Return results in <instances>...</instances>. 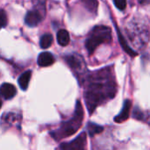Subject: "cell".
I'll return each instance as SVG.
<instances>
[{"label": "cell", "instance_id": "1", "mask_svg": "<svg viewBox=\"0 0 150 150\" xmlns=\"http://www.w3.org/2000/svg\"><path fill=\"white\" fill-rule=\"evenodd\" d=\"M116 83L109 68L94 72L89 77V83L84 92V98L90 114L98 105L114 97Z\"/></svg>", "mask_w": 150, "mask_h": 150}, {"label": "cell", "instance_id": "2", "mask_svg": "<svg viewBox=\"0 0 150 150\" xmlns=\"http://www.w3.org/2000/svg\"><path fill=\"white\" fill-rule=\"evenodd\" d=\"M83 120V109L81 102L77 100L73 117L69 120L63 122L59 131H57V133L55 132V134H53L54 135L53 137L59 140L61 138L68 137V136L74 134L81 127Z\"/></svg>", "mask_w": 150, "mask_h": 150}, {"label": "cell", "instance_id": "3", "mask_svg": "<svg viewBox=\"0 0 150 150\" xmlns=\"http://www.w3.org/2000/svg\"><path fill=\"white\" fill-rule=\"evenodd\" d=\"M112 41V31L108 26L98 25L95 26L90 37L86 40L85 47L89 54H92L95 49L102 43H110Z\"/></svg>", "mask_w": 150, "mask_h": 150}, {"label": "cell", "instance_id": "4", "mask_svg": "<svg viewBox=\"0 0 150 150\" xmlns=\"http://www.w3.org/2000/svg\"><path fill=\"white\" fill-rule=\"evenodd\" d=\"M87 137L85 133H82L70 142H66L61 145V150H86Z\"/></svg>", "mask_w": 150, "mask_h": 150}, {"label": "cell", "instance_id": "5", "mask_svg": "<svg viewBox=\"0 0 150 150\" xmlns=\"http://www.w3.org/2000/svg\"><path fill=\"white\" fill-rule=\"evenodd\" d=\"M65 61L72 69L77 71L78 73L85 69V62L79 54H69L65 57Z\"/></svg>", "mask_w": 150, "mask_h": 150}, {"label": "cell", "instance_id": "6", "mask_svg": "<svg viewBox=\"0 0 150 150\" xmlns=\"http://www.w3.org/2000/svg\"><path fill=\"white\" fill-rule=\"evenodd\" d=\"M41 20V14L37 10L29 11L25 18V22L27 25L33 27L37 25Z\"/></svg>", "mask_w": 150, "mask_h": 150}, {"label": "cell", "instance_id": "7", "mask_svg": "<svg viewBox=\"0 0 150 150\" xmlns=\"http://www.w3.org/2000/svg\"><path fill=\"white\" fill-rule=\"evenodd\" d=\"M131 106H132V103L130 100H126L124 102V105L123 108L121 110V112L114 118V121L116 123H122L125 120H127L129 117L130 114V110H131Z\"/></svg>", "mask_w": 150, "mask_h": 150}, {"label": "cell", "instance_id": "8", "mask_svg": "<svg viewBox=\"0 0 150 150\" xmlns=\"http://www.w3.org/2000/svg\"><path fill=\"white\" fill-rule=\"evenodd\" d=\"M54 62V55L49 52H43L38 56V64L40 67H48Z\"/></svg>", "mask_w": 150, "mask_h": 150}, {"label": "cell", "instance_id": "9", "mask_svg": "<svg viewBox=\"0 0 150 150\" xmlns=\"http://www.w3.org/2000/svg\"><path fill=\"white\" fill-rule=\"evenodd\" d=\"M16 88L11 83H3L1 86V94L4 99H11L16 95Z\"/></svg>", "mask_w": 150, "mask_h": 150}, {"label": "cell", "instance_id": "10", "mask_svg": "<svg viewBox=\"0 0 150 150\" xmlns=\"http://www.w3.org/2000/svg\"><path fill=\"white\" fill-rule=\"evenodd\" d=\"M31 76H32V71H31V70H27V71L24 72V73L18 77V83L19 87H20L23 91H25V90L27 89L28 84H29L30 80H31Z\"/></svg>", "mask_w": 150, "mask_h": 150}, {"label": "cell", "instance_id": "11", "mask_svg": "<svg viewBox=\"0 0 150 150\" xmlns=\"http://www.w3.org/2000/svg\"><path fill=\"white\" fill-rule=\"evenodd\" d=\"M117 30V33H118V37H119V40H120V45L122 46V47H123V49L128 54H130L131 56H136L137 55V53L136 52H134L129 46H128V44H127V42L126 41V39L123 37V35H122V33H120V31H119V29L117 28L116 29Z\"/></svg>", "mask_w": 150, "mask_h": 150}, {"label": "cell", "instance_id": "12", "mask_svg": "<svg viewBox=\"0 0 150 150\" xmlns=\"http://www.w3.org/2000/svg\"><path fill=\"white\" fill-rule=\"evenodd\" d=\"M57 41L62 47H65V46L69 45V43L70 41L69 33L66 30H63V29L58 31V33H57Z\"/></svg>", "mask_w": 150, "mask_h": 150}, {"label": "cell", "instance_id": "13", "mask_svg": "<svg viewBox=\"0 0 150 150\" xmlns=\"http://www.w3.org/2000/svg\"><path fill=\"white\" fill-rule=\"evenodd\" d=\"M52 42H53V36H52V34H50V33H45L40 38V46L41 48L47 49V48H48L52 45Z\"/></svg>", "mask_w": 150, "mask_h": 150}, {"label": "cell", "instance_id": "14", "mask_svg": "<svg viewBox=\"0 0 150 150\" xmlns=\"http://www.w3.org/2000/svg\"><path fill=\"white\" fill-rule=\"evenodd\" d=\"M87 129H88V132H89V134L91 136H94L95 134H98L99 133H101L103 131V127L97 125V124H94V123H89L88 126H87Z\"/></svg>", "mask_w": 150, "mask_h": 150}, {"label": "cell", "instance_id": "15", "mask_svg": "<svg viewBox=\"0 0 150 150\" xmlns=\"http://www.w3.org/2000/svg\"><path fill=\"white\" fill-rule=\"evenodd\" d=\"M113 3L115 6L120 11L125 10L127 7V0H113Z\"/></svg>", "mask_w": 150, "mask_h": 150}, {"label": "cell", "instance_id": "16", "mask_svg": "<svg viewBox=\"0 0 150 150\" xmlns=\"http://www.w3.org/2000/svg\"><path fill=\"white\" fill-rule=\"evenodd\" d=\"M0 19H1V25L2 27H4L7 24V17L6 14L4 12V10H1V13H0Z\"/></svg>", "mask_w": 150, "mask_h": 150}, {"label": "cell", "instance_id": "17", "mask_svg": "<svg viewBox=\"0 0 150 150\" xmlns=\"http://www.w3.org/2000/svg\"><path fill=\"white\" fill-rule=\"evenodd\" d=\"M139 4H142V5H145V4H150V0H138Z\"/></svg>", "mask_w": 150, "mask_h": 150}]
</instances>
